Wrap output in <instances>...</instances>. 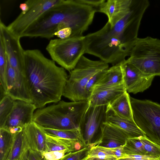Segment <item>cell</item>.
<instances>
[{"mask_svg":"<svg viewBox=\"0 0 160 160\" xmlns=\"http://www.w3.org/2000/svg\"><path fill=\"white\" fill-rule=\"evenodd\" d=\"M150 3L133 0L128 12L113 26L108 22L100 29L85 37V53L113 65L129 56L138 38L141 22Z\"/></svg>","mask_w":160,"mask_h":160,"instance_id":"6da1fadb","label":"cell"},{"mask_svg":"<svg viewBox=\"0 0 160 160\" xmlns=\"http://www.w3.org/2000/svg\"><path fill=\"white\" fill-rule=\"evenodd\" d=\"M24 56V74L32 104L39 109L60 101L68 78L66 70L38 49L25 50Z\"/></svg>","mask_w":160,"mask_h":160,"instance_id":"7a4b0ae2","label":"cell"},{"mask_svg":"<svg viewBox=\"0 0 160 160\" xmlns=\"http://www.w3.org/2000/svg\"><path fill=\"white\" fill-rule=\"evenodd\" d=\"M96 10L76 0H60L45 12L22 35V37L49 39L57 31L68 28L72 37L83 36L92 23Z\"/></svg>","mask_w":160,"mask_h":160,"instance_id":"3957f363","label":"cell"},{"mask_svg":"<svg viewBox=\"0 0 160 160\" xmlns=\"http://www.w3.org/2000/svg\"><path fill=\"white\" fill-rule=\"evenodd\" d=\"M38 109L34 112L32 120L44 128L57 129H79L81 121L89 106L88 100L66 102Z\"/></svg>","mask_w":160,"mask_h":160,"instance_id":"277c9868","label":"cell"},{"mask_svg":"<svg viewBox=\"0 0 160 160\" xmlns=\"http://www.w3.org/2000/svg\"><path fill=\"white\" fill-rule=\"evenodd\" d=\"M109 68L108 64L101 60H92L82 56L70 71L62 96L73 102L87 100L85 90L89 79L97 72Z\"/></svg>","mask_w":160,"mask_h":160,"instance_id":"5b68a950","label":"cell"},{"mask_svg":"<svg viewBox=\"0 0 160 160\" xmlns=\"http://www.w3.org/2000/svg\"><path fill=\"white\" fill-rule=\"evenodd\" d=\"M127 61L142 72L160 76V40L151 37L138 39Z\"/></svg>","mask_w":160,"mask_h":160,"instance_id":"8992f818","label":"cell"},{"mask_svg":"<svg viewBox=\"0 0 160 160\" xmlns=\"http://www.w3.org/2000/svg\"><path fill=\"white\" fill-rule=\"evenodd\" d=\"M46 49L53 61L70 72L85 53V37L51 39Z\"/></svg>","mask_w":160,"mask_h":160,"instance_id":"52a82bcc","label":"cell"},{"mask_svg":"<svg viewBox=\"0 0 160 160\" xmlns=\"http://www.w3.org/2000/svg\"><path fill=\"white\" fill-rule=\"evenodd\" d=\"M133 120L150 139L160 145V104L130 97Z\"/></svg>","mask_w":160,"mask_h":160,"instance_id":"ba28073f","label":"cell"},{"mask_svg":"<svg viewBox=\"0 0 160 160\" xmlns=\"http://www.w3.org/2000/svg\"><path fill=\"white\" fill-rule=\"evenodd\" d=\"M60 0H28V6L25 12H21L18 17L7 26L16 36L21 38L22 34L50 9Z\"/></svg>","mask_w":160,"mask_h":160,"instance_id":"9c48e42d","label":"cell"},{"mask_svg":"<svg viewBox=\"0 0 160 160\" xmlns=\"http://www.w3.org/2000/svg\"><path fill=\"white\" fill-rule=\"evenodd\" d=\"M107 106L89 105L81 121L79 129L86 146L90 148L98 140L102 126L106 122Z\"/></svg>","mask_w":160,"mask_h":160,"instance_id":"30bf717a","label":"cell"},{"mask_svg":"<svg viewBox=\"0 0 160 160\" xmlns=\"http://www.w3.org/2000/svg\"><path fill=\"white\" fill-rule=\"evenodd\" d=\"M35 105L21 100H15L12 109L3 128L15 134L21 132L26 125L33 121Z\"/></svg>","mask_w":160,"mask_h":160,"instance_id":"8fae6325","label":"cell"},{"mask_svg":"<svg viewBox=\"0 0 160 160\" xmlns=\"http://www.w3.org/2000/svg\"><path fill=\"white\" fill-rule=\"evenodd\" d=\"M155 76L145 74L128 62H124V84L128 93L142 92L151 85Z\"/></svg>","mask_w":160,"mask_h":160,"instance_id":"7c38bea8","label":"cell"},{"mask_svg":"<svg viewBox=\"0 0 160 160\" xmlns=\"http://www.w3.org/2000/svg\"><path fill=\"white\" fill-rule=\"evenodd\" d=\"M23 134L27 149L41 153L46 152V134L41 126L32 121L24 127Z\"/></svg>","mask_w":160,"mask_h":160,"instance_id":"4fadbf2b","label":"cell"},{"mask_svg":"<svg viewBox=\"0 0 160 160\" xmlns=\"http://www.w3.org/2000/svg\"><path fill=\"white\" fill-rule=\"evenodd\" d=\"M128 138L123 130L106 122L102 126L100 137L95 145L114 148L123 146Z\"/></svg>","mask_w":160,"mask_h":160,"instance_id":"5bb4252c","label":"cell"},{"mask_svg":"<svg viewBox=\"0 0 160 160\" xmlns=\"http://www.w3.org/2000/svg\"><path fill=\"white\" fill-rule=\"evenodd\" d=\"M132 0H106L98 12L103 13L107 16L108 22L112 27L128 12Z\"/></svg>","mask_w":160,"mask_h":160,"instance_id":"9a60e30c","label":"cell"},{"mask_svg":"<svg viewBox=\"0 0 160 160\" xmlns=\"http://www.w3.org/2000/svg\"><path fill=\"white\" fill-rule=\"evenodd\" d=\"M106 122L123 130L129 138L145 135L134 121L120 117L113 111L109 105L107 106Z\"/></svg>","mask_w":160,"mask_h":160,"instance_id":"2e32d148","label":"cell"},{"mask_svg":"<svg viewBox=\"0 0 160 160\" xmlns=\"http://www.w3.org/2000/svg\"><path fill=\"white\" fill-rule=\"evenodd\" d=\"M126 91L124 84L94 90L88 100L89 105L94 106L108 105Z\"/></svg>","mask_w":160,"mask_h":160,"instance_id":"e0dca14e","label":"cell"},{"mask_svg":"<svg viewBox=\"0 0 160 160\" xmlns=\"http://www.w3.org/2000/svg\"><path fill=\"white\" fill-rule=\"evenodd\" d=\"M124 61L109 68L103 77L96 84L93 91L119 86L124 84Z\"/></svg>","mask_w":160,"mask_h":160,"instance_id":"ac0fdd59","label":"cell"},{"mask_svg":"<svg viewBox=\"0 0 160 160\" xmlns=\"http://www.w3.org/2000/svg\"><path fill=\"white\" fill-rule=\"evenodd\" d=\"M46 152L64 150L74 152L87 147L81 141L59 138L46 134Z\"/></svg>","mask_w":160,"mask_h":160,"instance_id":"d6986e66","label":"cell"},{"mask_svg":"<svg viewBox=\"0 0 160 160\" xmlns=\"http://www.w3.org/2000/svg\"><path fill=\"white\" fill-rule=\"evenodd\" d=\"M108 105L120 117L134 121L131 103L130 96L127 91Z\"/></svg>","mask_w":160,"mask_h":160,"instance_id":"ffe728a7","label":"cell"},{"mask_svg":"<svg viewBox=\"0 0 160 160\" xmlns=\"http://www.w3.org/2000/svg\"><path fill=\"white\" fill-rule=\"evenodd\" d=\"M0 160H7L11 150L15 134L0 128Z\"/></svg>","mask_w":160,"mask_h":160,"instance_id":"44dd1931","label":"cell"},{"mask_svg":"<svg viewBox=\"0 0 160 160\" xmlns=\"http://www.w3.org/2000/svg\"><path fill=\"white\" fill-rule=\"evenodd\" d=\"M115 148H109L96 145L89 149L87 157L95 160H118Z\"/></svg>","mask_w":160,"mask_h":160,"instance_id":"7402d4cb","label":"cell"},{"mask_svg":"<svg viewBox=\"0 0 160 160\" xmlns=\"http://www.w3.org/2000/svg\"><path fill=\"white\" fill-rule=\"evenodd\" d=\"M42 128L45 133L48 135L65 139L81 141L85 143L79 129L61 130Z\"/></svg>","mask_w":160,"mask_h":160,"instance_id":"603a6c76","label":"cell"},{"mask_svg":"<svg viewBox=\"0 0 160 160\" xmlns=\"http://www.w3.org/2000/svg\"><path fill=\"white\" fill-rule=\"evenodd\" d=\"M26 149H27L24 139L23 129L22 131L15 134L13 145L7 160H20Z\"/></svg>","mask_w":160,"mask_h":160,"instance_id":"cb8c5ba5","label":"cell"},{"mask_svg":"<svg viewBox=\"0 0 160 160\" xmlns=\"http://www.w3.org/2000/svg\"><path fill=\"white\" fill-rule=\"evenodd\" d=\"M124 154L128 155H145L142 144L139 137L128 138L123 146Z\"/></svg>","mask_w":160,"mask_h":160,"instance_id":"d4e9b609","label":"cell"},{"mask_svg":"<svg viewBox=\"0 0 160 160\" xmlns=\"http://www.w3.org/2000/svg\"><path fill=\"white\" fill-rule=\"evenodd\" d=\"M15 100L8 95H5L0 102V128L3 127L5 122L13 108Z\"/></svg>","mask_w":160,"mask_h":160,"instance_id":"484cf974","label":"cell"},{"mask_svg":"<svg viewBox=\"0 0 160 160\" xmlns=\"http://www.w3.org/2000/svg\"><path fill=\"white\" fill-rule=\"evenodd\" d=\"M7 57L5 46L2 38L0 37V81L1 86L6 95L7 92L6 81Z\"/></svg>","mask_w":160,"mask_h":160,"instance_id":"4316f807","label":"cell"},{"mask_svg":"<svg viewBox=\"0 0 160 160\" xmlns=\"http://www.w3.org/2000/svg\"><path fill=\"white\" fill-rule=\"evenodd\" d=\"M139 138L142 144L145 154L154 158L160 159V145L153 142L146 135Z\"/></svg>","mask_w":160,"mask_h":160,"instance_id":"83f0119b","label":"cell"},{"mask_svg":"<svg viewBox=\"0 0 160 160\" xmlns=\"http://www.w3.org/2000/svg\"><path fill=\"white\" fill-rule=\"evenodd\" d=\"M108 69L103 70L97 72L89 79L85 90V96L87 100H88L91 97L96 84L103 77Z\"/></svg>","mask_w":160,"mask_h":160,"instance_id":"f1b7e54d","label":"cell"},{"mask_svg":"<svg viewBox=\"0 0 160 160\" xmlns=\"http://www.w3.org/2000/svg\"><path fill=\"white\" fill-rule=\"evenodd\" d=\"M89 149L87 147L77 151L70 152L59 160H83L87 157Z\"/></svg>","mask_w":160,"mask_h":160,"instance_id":"f546056e","label":"cell"},{"mask_svg":"<svg viewBox=\"0 0 160 160\" xmlns=\"http://www.w3.org/2000/svg\"><path fill=\"white\" fill-rule=\"evenodd\" d=\"M70 152L68 150H64L44 152L41 154L43 157V160H59Z\"/></svg>","mask_w":160,"mask_h":160,"instance_id":"4dcf8cb0","label":"cell"},{"mask_svg":"<svg viewBox=\"0 0 160 160\" xmlns=\"http://www.w3.org/2000/svg\"><path fill=\"white\" fill-rule=\"evenodd\" d=\"M40 153L28 149L24 151L20 160H43Z\"/></svg>","mask_w":160,"mask_h":160,"instance_id":"1f68e13d","label":"cell"},{"mask_svg":"<svg viewBox=\"0 0 160 160\" xmlns=\"http://www.w3.org/2000/svg\"><path fill=\"white\" fill-rule=\"evenodd\" d=\"M81 3L89 6L95 9L96 12L106 2L105 0H76Z\"/></svg>","mask_w":160,"mask_h":160,"instance_id":"d6a6232c","label":"cell"},{"mask_svg":"<svg viewBox=\"0 0 160 160\" xmlns=\"http://www.w3.org/2000/svg\"><path fill=\"white\" fill-rule=\"evenodd\" d=\"M19 8L22 12H26L28 9V6L25 2L20 4Z\"/></svg>","mask_w":160,"mask_h":160,"instance_id":"836d02e7","label":"cell"},{"mask_svg":"<svg viewBox=\"0 0 160 160\" xmlns=\"http://www.w3.org/2000/svg\"><path fill=\"white\" fill-rule=\"evenodd\" d=\"M119 160H160V159H133L129 158H124L119 159Z\"/></svg>","mask_w":160,"mask_h":160,"instance_id":"e575fe53","label":"cell"},{"mask_svg":"<svg viewBox=\"0 0 160 160\" xmlns=\"http://www.w3.org/2000/svg\"><path fill=\"white\" fill-rule=\"evenodd\" d=\"M83 160H95L91 158L87 157H86Z\"/></svg>","mask_w":160,"mask_h":160,"instance_id":"d590c367","label":"cell"}]
</instances>
